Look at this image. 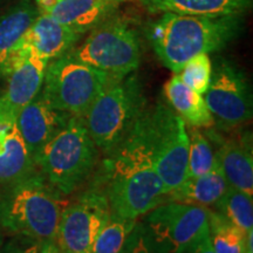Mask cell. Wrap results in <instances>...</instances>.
I'll return each instance as SVG.
<instances>
[{"label":"cell","mask_w":253,"mask_h":253,"mask_svg":"<svg viewBox=\"0 0 253 253\" xmlns=\"http://www.w3.org/2000/svg\"><path fill=\"white\" fill-rule=\"evenodd\" d=\"M142 223L163 253H175L209 227V209L166 201L145 213Z\"/></svg>","instance_id":"cell-11"},{"label":"cell","mask_w":253,"mask_h":253,"mask_svg":"<svg viewBox=\"0 0 253 253\" xmlns=\"http://www.w3.org/2000/svg\"><path fill=\"white\" fill-rule=\"evenodd\" d=\"M39 253H61L58 246L54 243V240H45L41 243L40 252Z\"/></svg>","instance_id":"cell-30"},{"label":"cell","mask_w":253,"mask_h":253,"mask_svg":"<svg viewBox=\"0 0 253 253\" xmlns=\"http://www.w3.org/2000/svg\"><path fill=\"white\" fill-rule=\"evenodd\" d=\"M137 219L113 212L95 239L91 253H120Z\"/></svg>","instance_id":"cell-23"},{"label":"cell","mask_w":253,"mask_h":253,"mask_svg":"<svg viewBox=\"0 0 253 253\" xmlns=\"http://www.w3.org/2000/svg\"><path fill=\"white\" fill-rule=\"evenodd\" d=\"M99 149L80 116H72L34 158L37 170L63 196L71 195L89 178Z\"/></svg>","instance_id":"cell-4"},{"label":"cell","mask_w":253,"mask_h":253,"mask_svg":"<svg viewBox=\"0 0 253 253\" xmlns=\"http://www.w3.org/2000/svg\"><path fill=\"white\" fill-rule=\"evenodd\" d=\"M48 61L27 49L6 77V87L0 93V122L17 120L42 87Z\"/></svg>","instance_id":"cell-12"},{"label":"cell","mask_w":253,"mask_h":253,"mask_svg":"<svg viewBox=\"0 0 253 253\" xmlns=\"http://www.w3.org/2000/svg\"><path fill=\"white\" fill-rule=\"evenodd\" d=\"M216 211L227 218L231 223L249 231L253 226V205L252 196L238 189L229 186L225 194L213 205Z\"/></svg>","instance_id":"cell-24"},{"label":"cell","mask_w":253,"mask_h":253,"mask_svg":"<svg viewBox=\"0 0 253 253\" xmlns=\"http://www.w3.org/2000/svg\"><path fill=\"white\" fill-rule=\"evenodd\" d=\"M242 27L243 15L196 17L168 12L150 24L147 36L161 62L177 74L194 56L229 45Z\"/></svg>","instance_id":"cell-2"},{"label":"cell","mask_w":253,"mask_h":253,"mask_svg":"<svg viewBox=\"0 0 253 253\" xmlns=\"http://www.w3.org/2000/svg\"><path fill=\"white\" fill-rule=\"evenodd\" d=\"M67 54L99 71L122 79L138 68L142 52L140 38L135 28L125 19L113 15L90 31L84 42Z\"/></svg>","instance_id":"cell-7"},{"label":"cell","mask_w":253,"mask_h":253,"mask_svg":"<svg viewBox=\"0 0 253 253\" xmlns=\"http://www.w3.org/2000/svg\"><path fill=\"white\" fill-rule=\"evenodd\" d=\"M110 213L108 199L96 188L66 205L54 238L60 252L91 253L95 239Z\"/></svg>","instance_id":"cell-9"},{"label":"cell","mask_w":253,"mask_h":253,"mask_svg":"<svg viewBox=\"0 0 253 253\" xmlns=\"http://www.w3.org/2000/svg\"><path fill=\"white\" fill-rule=\"evenodd\" d=\"M182 82L196 93L204 95L210 86L212 77V62L207 53L188 60L177 73Z\"/></svg>","instance_id":"cell-26"},{"label":"cell","mask_w":253,"mask_h":253,"mask_svg":"<svg viewBox=\"0 0 253 253\" xmlns=\"http://www.w3.org/2000/svg\"><path fill=\"white\" fill-rule=\"evenodd\" d=\"M120 253H163L142 220L136 221Z\"/></svg>","instance_id":"cell-27"},{"label":"cell","mask_w":253,"mask_h":253,"mask_svg":"<svg viewBox=\"0 0 253 253\" xmlns=\"http://www.w3.org/2000/svg\"><path fill=\"white\" fill-rule=\"evenodd\" d=\"M33 1L36 2V5L40 9V12H43L52 7V6H54L60 0H33Z\"/></svg>","instance_id":"cell-31"},{"label":"cell","mask_w":253,"mask_h":253,"mask_svg":"<svg viewBox=\"0 0 253 253\" xmlns=\"http://www.w3.org/2000/svg\"><path fill=\"white\" fill-rule=\"evenodd\" d=\"M68 203L38 170L0 188V226L11 235L40 243L54 240L59 220Z\"/></svg>","instance_id":"cell-3"},{"label":"cell","mask_w":253,"mask_h":253,"mask_svg":"<svg viewBox=\"0 0 253 253\" xmlns=\"http://www.w3.org/2000/svg\"><path fill=\"white\" fill-rule=\"evenodd\" d=\"M81 37L71 28L58 23L50 15L40 12L24 36L19 48L30 49L49 62L67 54Z\"/></svg>","instance_id":"cell-14"},{"label":"cell","mask_w":253,"mask_h":253,"mask_svg":"<svg viewBox=\"0 0 253 253\" xmlns=\"http://www.w3.org/2000/svg\"><path fill=\"white\" fill-rule=\"evenodd\" d=\"M72 115L61 112L43 100L39 93L17 116V126L32 160L67 125Z\"/></svg>","instance_id":"cell-13"},{"label":"cell","mask_w":253,"mask_h":253,"mask_svg":"<svg viewBox=\"0 0 253 253\" xmlns=\"http://www.w3.org/2000/svg\"><path fill=\"white\" fill-rule=\"evenodd\" d=\"M164 93L175 112L190 126L210 128L213 126L214 120L203 95L196 93L183 84L177 74L164 84Z\"/></svg>","instance_id":"cell-21"},{"label":"cell","mask_w":253,"mask_h":253,"mask_svg":"<svg viewBox=\"0 0 253 253\" xmlns=\"http://www.w3.org/2000/svg\"><path fill=\"white\" fill-rule=\"evenodd\" d=\"M251 136L224 140L214 158L230 186L253 195V158Z\"/></svg>","instance_id":"cell-17"},{"label":"cell","mask_w":253,"mask_h":253,"mask_svg":"<svg viewBox=\"0 0 253 253\" xmlns=\"http://www.w3.org/2000/svg\"><path fill=\"white\" fill-rule=\"evenodd\" d=\"M121 2L118 0H60L43 11L63 26L84 36L112 18Z\"/></svg>","instance_id":"cell-15"},{"label":"cell","mask_w":253,"mask_h":253,"mask_svg":"<svg viewBox=\"0 0 253 253\" xmlns=\"http://www.w3.org/2000/svg\"><path fill=\"white\" fill-rule=\"evenodd\" d=\"M2 243H4V237H2L1 231H0V246L2 245Z\"/></svg>","instance_id":"cell-33"},{"label":"cell","mask_w":253,"mask_h":253,"mask_svg":"<svg viewBox=\"0 0 253 253\" xmlns=\"http://www.w3.org/2000/svg\"><path fill=\"white\" fill-rule=\"evenodd\" d=\"M118 1H120V2H123V1H126V0H118Z\"/></svg>","instance_id":"cell-34"},{"label":"cell","mask_w":253,"mask_h":253,"mask_svg":"<svg viewBox=\"0 0 253 253\" xmlns=\"http://www.w3.org/2000/svg\"><path fill=\"white\" fill-rule=\"evenodd\" d=\"M189 135V158L186 178H195L212 169L214 154L210 141L198 128L191 126Z\"/></svg>","instance_id":"cell-25"},{"label":"cell","mask_w":253,"mask_h":253,"mask_svg":"<svg viewBox=\"0 0 253 253\" xmlns=\"http://www.w3.org/2000/svg\"><path fill=\"white\" fill-rule=\"evenodd\" d=\"M154 132L155 167L166 196L186 178L189 135L186 125L176 112L163 103L150 108Z\"/></svg>","instance_id":"cell-8"},{"label":"cell","mask_w":253,"mask_h":253,"mask_svg":"<svg viewBox=\"0 0 253 253\" xmlns=\"http://www.w3.org/2000/svg\"><path fill=\"white\" fill-rule=\"evenodd\" d=\"M41 243L30 237L13 235L0 246V253H39Z\"/></svg>","instance_id":"cell-28"},{"label":"cell","mask_w":253,"mask_h":253,"mask_svg":"<svg viewBox=\"0 0 253 253\" xmlns=\"http://www.w3.org/2000/svg\"><path fill=\"white\" fill-rule=\"evenodd\" d=\"M175 253H216L213 251L212 245H211L209 227L205 229L201 235L196 237L192 242L183 246L181 250H178Z\"/></svg>","instance_id":"cell-29"},{"label":"cell","mask_w":253,"mask_h":253,"mask_svg":"<svg viewBox=\"0 0 253 253\" xmlns=\"http://www.w3.org/2000/svg\"><path fill=\"white\" fill-rule=\"evenodd\" d=\"M252 239H253V230L251 229L246 231L245 233V253H253Z\"/></svg>","instance_id":"cell-32"},{"label":"cell","mask_w":253,"mask_h":253,"mask_svg":"<svg viewBox=\"0 0 253 253\" xmlns=\"http://www.w3.org/2000/svg\"><path fill=\"white\" fill-rule=\"evenodd\" d=\"M253 0H142L150 13H177L196 17L243 15Z\"/></svg>","instance_id":"cell-19"},{"label":"cell","mask_w":253,"mask_h":253,"mask_svg":"<svg viewBox=\"0 0 253 253\" xmlns=\"http://www.w3.org/2000/svg\"><path fill=\"white\" fill-rule=\"evenodd\" d=\"M229 186L219 164L214 161L210 171L195 178H185L178 188L166 196L164 202H179L204 208L213 207L223 197Z\"/></svg>","instance_id":"cell-20"},{"label":"cell","mask_w":253,"mask_h":253,"mask_svg":"<svg viewBox=\"0 0 253 253\" xmlns=\"http://www.w3.org/2000/svg\"><path fill=\"white\" fill-rule=\"evenodd\" d=\"M39 14L36 2L21 0L0 18V78L12 71L21 40Z\"/></svg>","instance_id":"cell-16"},{"label":"cell","mask_w":253,"mask_h":253,"mask_svg":"<svg viewBox=\"0 0 253 253\" xmlns=\"http://www.w3.org/2000/svg\"><path fill=\"white\" fill-rule=\"evenodd\" d=\"M210 242L216 253H245L246 231L216 210H209Z\"/></svg>","instance_id":"cell-22"},{"label":"cell","mask_w":253,"mask_h":253,"mask_svg":"<svg viewBox=\"0 0 253 253\" xmlns=\"http://www.w3.org/2000/svg\"><path fill=\"white\" fill-rule=\"evenodd\" d=\"M119 80L65 54L47 63L40 94L53 108L82 118L94 101Z\"/></svg>","instance_id":"cell-6"},{"label":"cell","mask_w":253,"mask_h":253,"mask_svg":"<svg viewBox=\"0 0 253 253\" xmlns=\"http://www.w3.org/2000/svg\"><path fill=\"white\" fill-rule=\"evenodd\" d=\"M204 100L214 123L225 130L244 125L252 118V94L248 79L226 60L218 61L212 68Z\"/></svg>","instance_id":"cell-10"},{"label":"cell","mask_w":253,"mask_h":253,"mask_svg":"<svg viewBox=\"0 0 253 253\" xmlns=\"http://www.w3.org/2000/svg\"><path fill=\"white\" fill-rule=\"evenodd\" d=\"M37 170L19 131L17 120L0 122V188L20 181Z\"/></svg>","instance_id":"cell-18"},{"label":"cell","mask_w":253,"mask_h":253,"mask_svg":"<svg viewBox=\"0 0 253 253\" xmlns=\"http://www.w3.org/2000/svg\"><path fill=\"white\" fill-rule=\"evenodd\" d=\"M99 185L113 212L137 219L163 203L166 194L155 167L154 132L147 107L121 143L106 154Z\"/></svg>","instance_id":"cell-1"},{"label":"cell","mask_w":253,"mask_h":253,"mask_svg":"<svg viewBox=\"0 0 253 253\" xmlns=\"http://www.w3.org/2000/svg\"><path fill=\"white\" fill-rule=\"evenodd\" d=\"M145 108L143 87L131 73L107 88L82 120L97 149L106 155L125 140Z\"/></svg>","instance_id":"cell-5"}]
</instances>
